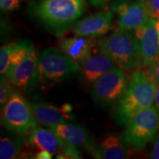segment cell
Instances as JSON below:
<instances>
[{"mask_svg":"<svg viewBox=\"0 0 159 159\" xmlns=\"http://www.w3.org/2000/svg\"><path fill=\"white\" fill-rule=\"evenodd\" d=\"M118 19L117 29L121 32L136 30L150 18L146 0H136L133 3L123 2L115 7Z\"/></svg>","mask_w":159,"mask_h":159,"instance_id":"10","label":"cell"},{"mask_svg":"<svg viewBox=\"0 0 159 159\" xmlns=\"http://www.w3.org/2000/svg\"><path fill=\"white\" fill-rule=\"evenodd\" d=\"M85 11L84 0H41L35 15L56 34H62Z\"/></svg>","mask_w":159,"mask_h":159,"instance_id":"4","label":"cell"},{"mask_svg":"<svg viewBox=\"0 0 159 159\" xmlns=\"http://www.w3.org/2000/svg\"><path fill=\"white\" fill-rule=\"evenodd\" d=\"M21 0H0V7L3 12H12L19 7Z\"/></svg>","mask_w":159,"mask_h":159,"instance_id":"23","label":"cell"},{"mask_svg":"<svg viewBox=\"0 0 159 159\" xmlns=\"http://www.w3.org/2000/svg\"><path fill=\"white\" fill-rule=\"evenodd\" d=\"M157 86L148 73L134 71L129 80L125 94L118 102L114 121L118 125H125L139 112L152 105Z\"/></svg>","mask_w":159,"mask_h":159,"instance_id":"1","label":"cell"},{"mask_svg":"<svg viewBox=\"0 0 159 159\" xmlns=\"http://www.w3.org/2000/svg\"><path fill=\"white\" fill-rule=\"evenodd\" d=\"M12 83L5 77H1L0 81V105L1 108L6 104L12 94L14 92L12 88Z\"/></svg>","mask_w":159,"mask_h":159,"instance_id":"22","label":"cell"},{"mask_svg":"<svg viewBox=\"0 0 159 159\" xmlns=\"http://www.w3.org/2000/svg\"><path fill=\"white\" fill-rule=\"evenodd\" d=\"M156 27H157V30H158V33H159V19L156 20ZM159 61V50H158V57H157L156 61Z\"/></svg>","mask_w":159,"mask_h":159,"instance_id":"30","label":"cell"},{"mask_svg":"<svg viewBox=\"0 0 159 159\" xmlns=\"http://www.w3.org/2000/svg\"><path fill=\"white\" fill-rule=\"evenodd\" d=\"M146 4L150 16L156 20H158L159 0H146Z\"/></svg>","mask_w":159,"mask_h":159,"instance_id":"24","label":"cell"},{"mask_svg":"<svg viewBox=\"0 0 159 159\" xmlns=\"http://www.w3.org/2000/svg\"><path fill=\"white\" fill-rule=\"evenodd\" d=\"M80 71L79 63L54 47L43 49L39 57L37 83L43 89H50L69 80Z\"/></svg>","mask_w":159,"mask_h":159,"instance_id":"3","label":"cell"},{"mask_svg":"<svg viewBox=\"0 0 159 159\" xmlns=\"http://www.w3.org/2000/svg\"><path fill=\"white\" fill-rule=\"evenodd\" d=\"M99 52L108 57L117 67L130 71L141 66L142 59L134 33L116 31L97 41Z\"/></svg>","mask_w":159,"mask_h":159,"instance_id":"2","label":"cell"},{"mask_svg":"<svg viewBox=\"0 0 159 159\" xmlns=\"http://www.w3.org/2000/svg\"><path fill=\"white\" fill-rule=\"evenodd\" d=\"M52 154L45 150H40L39 152H37L35 156V158L39 159H49L52 158Z\"/></svg>","mask_w":159,"mask_h":159,"instance_id":"27","label":"cell"},{"mask_svg":"<svg viewBox=\"0 0 159 159\" xmlns=\"http://www.w3.org/2000/svg\"><path fill=\"white\" fill-rule=\"evenodd\" d=\"M33 47V43L28 40H23L19 42L13 43V47L10 54V67L8 70L22 62Z\"/></svg>","mask_w":159,"mask_h":159,"instance_id":"19","label":"cell"},{"mask_svg":"<svg viewBox=\"0 0 159 159\" xmlns=\"http://www.w3.org/2000/svg\"><path fill=\"white\" fill-rule=\"evenodd\" d=\"M97 43L92 37L80 36L63 38L59 41L61 50L77 63H81L91 54Z\"/></svg>","mask_w":159,"mask_h":159,"instance_id":"14","label":"cell"},{"mask_svg":"<svg viewBox=\"0 0 159 159\" xmlns=\"http://www.w3.org/2000/svg\"><path fill=\"white\" fill-rule=\"evenodd\" d=\"M150 158L159 159V130L154 138V143L153 146H152V152L150 154Z\"/></svg>","mask_w":159,"mask_h":159,"instance_id":"26","label":"cell"},{"mask_svg":"<svg viewBox=\"0 0 159 159\" xmlns=\"http://www.w3.org/2000/svg\"><path fill=\"white\" fill-rule=\"evenodd\" d=\"M154 106L157 108V110L159 112V86L157 87L156 94H155V98H154Z\"/></svg>","mask_w":159,"mask_h":159,"instance_id":"29","label":"cell"},{"mask_svg":"<svg viewBox=\"0 0 159 159\" xmlns=\"http://www.w3.org/2000/svg\"><path fill=\"white\" fill-rule=\"evenodd\" d=\"M57 158H82L77 147L60 137V148L57 152Z\"/></svg>","mask_w":159,"mask_h":159,"instance_id":"20","label":"cell"},{"mask_svg":"<svg viewBox=\"0 0 159 159\" xmlns=\"http://www.w3.org/2000/svg\"><path fill=\"white\" fill-rule=\"evenodd\" d=\"M148 74L156 83V86H159V61L148 68Z\"/></svg>","mask_w":159,"mask_h":159,"instance_id":"25","label":"cell"},{"mask_svg":"<svg viewBox=\"0 0 159 159\" xmlns=\"http://www.w3.org/2000/svg\"><path fill=\"white\" fill-rule=\"evenodd\" d=\"M112 12L104 10L77 21L73 25L72 31L75 35L80 36H102L112 28Z\"/></svg>","mask_w":159,"mask_h":159,"instance_id":"11","label":"cell"},{"mask_svg":"<svg viewBox=\"0 0 159 159\" xmlns=\"http://www.w3.org/2000/svg\"><path fill=\"white\" fill-rule=\"evenodd\" d=\"M13 47V43L4 45L0 49V74L5 77L10 67V54Z\"/></svg>","mask_w":159,"mask_h":159,"instance_id":"21","label":"cell"},{"mask_svg":"<svg viewBox=\"0 0 159 159\" xmlns=\"http://www.w3.org/2000/svg\"><path fill=\"white\" fill-rule=\"evenodd\" d=\"M26 136L13 132L2 136L0 139V158H30L32 147L29 144Z\"/></svg>","mask_w":159,"mask_h":159,"instance_id":"15","label":"cell"},{"mask_svg":"<svg viewBox=\"0 0 159 159\" xmlns=\"http://www.w3.org/2000/svg\"><path fill=\"white\" fill-rule=\"evenodd\" d=\"M134 31L142 63L150 68L156 63L159 50V33L156 27V20L150 17Z\"/></svg>","mask_w":159,"mask_h":159,"instance_id":"9","label":"cell"},{"mask_svg":"<svg viewBox=\"0 0 159 159\" xmlns=\"http://www.w3.org/2000/svg\"><path fill=\"white\" fill-rule=\"evenodd\" d=\"M123 141L136 150L144 148L156 136L159 130V112L154 105L139 112L129 122Z\"/></svg>","mask_w":159,"mask_h":159,"instance_id":"6","label":"cell"},{"mask_svg":"<svg viewBox=\"0 0 159 159\" xmlns=\"http://www.w3.org/2000/svg\"><path fill=\"white\" fill-rule=\"evenodd\" d=\"M2 109V123L10 132L27 136L37 127L30 104L19 92L14 91Z\"/></svg>","mask_w":159,"mask_h":159,"instance_id":"5","label":"cell"},{"mask_svg":"<svg viewBox=\"0 0 159 159\" xmlns=\"http://www.w3.org/2000/svg\"><path fill=\"white\" fill-rule=\"evenodd\" d=\"M29 144L39 150L48 151L52 154L58 152L60 137L52 129L36 128L29 135Z\"/></svg>","mask_w":159,"mask_h":159,"instance_id":"17","label":"cell"},{"mask_svg":"<svg viewBox=\"0 0 159 159\" xmlns=\"http://www.w3.org/2000/svg\"><path fill=\"white\" fill-rule=\"evenodd\" d=\"M52 130L63 140L76 147L85 148L94 158H102L99 147H97L91 140L84 127L65 122L54 127Z\"/></svg>","mask_w":159,"mask_h":159,"instance_id":"12","label":"cell"},{"mask_svg":"<svg viewBox=\"0 0 159 159\" xmlns=\"http://www.w3.org/2000/svg\"><path fill=\"white\" fill-rule=\"evenodd\" d=\"M109 0H89L91 5L94 6H103Z\"/></svg>","mask_w":159,"mask_h":159,"instance_id":"28","label":"cell"},{"mask_svg":"<svg viewBox=\"0 0 159 159\" xmlns=\"http://www.w3.org/2000/svg\"><path fill=\"white\" fill-rule=\"evenodd\" d=\"M102 158L125 159L129 158V151L121 139L116 135H108L99 147Z\"/></svg>","mask_w":159,"mask_h":159,"instance_id":"18","label":"cell"},{"mask_svg":"<svg viewBox=\"0 0 159 159\" xmlns=\"http://www.w3.org/2000/svg\"><path fill=\"white\" fill-rule=\"evenodd\" d=\"M80 71L85 81L94 83L103 75L116 66L114 61L103 54L90 55L80 63Z\"/></svg>","mask_w":159,"mask_h":159,"instance_id":"16","label":"cell"},{"mask_svg":"<svg viewBox=\"0 0 159 159\" xmlns=\"http://www.w3.org/2000/svg\"><path fill=\"white\" fill-rule=\"evenodd\" d=\"M35 119L39 124L49 128H53L60 124L66 122L72 116L71 108L69 104L65 105L62 110L54 105L40 102H30Z\"/></svg>","mask_w":159,"mask_h":159,"instance_id":"13","label":"cell"},{"mask_svg":"<svg viewBox=\"0 0 159 159\" xmlns=\"http://www.w3.org/2000/svg\"><path fill=\"white\" fill-rule=\"evenodd\" d=\"M127 87L124 70L115 66L94 83L91 96L97 104L111 106L118 103Z\"/></svg>","mask_w":159,"mask_h":159,"instance_id":"7","label":"cell"},{"mask_svg":"<svg viewBox=\"0 0 159 159\" xmlns=\"http://www.w3.org/2000/svg\"><path fill=\"white\" fill-rule=\"evenodd\" d=\"M39 57L33 46L22 62L7 71L5 77L16 88L30 90L37 84Z\"/></svg>","mask_w":159,"mask_h":159,"instance_id":"8","label":"cell"}]
</instances>
